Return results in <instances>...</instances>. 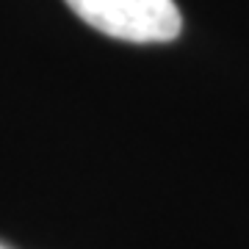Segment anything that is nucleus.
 <instances>
[{
	"label": "nucleus",
	"instance_id": "1",
	"mask_svg": "<svg viewBox=\"0 0 249 249\" xmlns=\"http://www.w3.org/2000/svg\"><path fill=\"white\" fill-rule=\"evenodd\" d=\"M86 25L122 42L155 45L180 34L175 0H64Z\"/></svg>",
	"mask_w": 249,
	"mask_h": 249
},
{
	"label": "nucleus",
	"instance_id": "2",
	"mask_svg": "<svg viewBox=\"0 0 249 249\" xmlns=\"http://www.w3.org/2000/svg\"><path fill=\"white\" fill-rule=\"evenodd\" d=\"M0 249H9V247H3V244H0Z\"/></svg>",
	"mask_w": 249,
	"mask_h": 249
}]
</instances>
